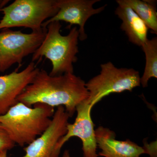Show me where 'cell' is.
<instances>
[{"label": "cell", "instance_id": "cell-19", "mask_svg": "<svg viewBox=\"0 0 157 157\" xmlns=\"http://www.w3.org/2000/svg\"><path fill=\"white\" fill-rule=\"evenodd\" d=\"M0 157H7V151H3L1 153Z\"/></svg>", "mask_w": 157, "mask_h": 157}, {"label": "cell", "instance_id": "cell-10", "mask_svg": "<svg viewBox=\"0 0 157 157\" xmlns=\"http://www.w3.org/2000/svg\"><path fill=\"white\" fill-rule=\"evenodd\" d=\"M39 70L35 62H31L21 72L0 76V116L17 104L18 97L32 83Z\"/></svg>", "mask_w": 157, "mask_h": 157}, {"label": "cell", "instance_id": "cell-12", "mask_svg": "<svg viewBox=\"0 0 157 157\" xmlns=\"http://www.w3.org/2000/svg\"><path fill=\"white\" fill-rule=\"evenodd\" d=\"M116 2L118 6L115 14L122 21L121 29L126 34L130 42L141 47L148 39V27L130 7L121 0H117Z\"/></svg>", "mask_w": 157, "mask_h": 157}, {"label": "cell", "instance_id": "cell-3", "mask_svg": "<svg viewBox=\"0 0 157 157\" xmlns=\"http://www.w3.org/2000/svg\"><path fill=\"white\" fill-rule=\"evenodd\" d=\"M62 25L59 21L50 23L46 27L47 32L42 44L33 54L32 62L42 57L50 60L52 69L49 75L59 76L73 73V63L77 61L79 33L77 27L70 29L67 36L60 33Z\"/></svg>", "mask_w": 157, "mask_h": 157}, {"label": "cell", "instance_id": "cell-7", "mask_svg": "<svg viewBox=\"0 0 157 157\" xmlns=\"http://www.w3.org/2000/svg\"><path fill=\"white\" fill-rule=\"evenodd\" d=\"M70 117L64 107H58L49 126L24 148L25 154L22 157H59L56 151V145L67 133Z\"/></svg>", "mask_w": 157, "mask_h": 157}, {"label": "cell", "instance_id": "cell-16", "mask_svg": "<svg viewBox=\"0 0 157 157\" xmlns=\"http://www.w3.org/2000/svg\"><path fill=\"white\" fill-rule=\"evenodd\" d=\"M144 148L145 154L148 155L149 157H157V142H153L148 144L144 143Z\"/></svg>", "mask_w": 157, "mask_h": 157}, {"label": "cell", "instance_id": "cell-17", "mask_svg": "<svg viewBox=\"0 0 157 157\" xmlns=\"http://www.w3.org/2000/svg\"><path fill=\"white\" fill-rule=\"evenodd\" d=\"M10 1L8 0H0V9L4 8Z\"/></svg>", "mask_w": 157, "mask_h": 157}, {"label": "cell", "instance_id": "cell-9", "mask_svg": "<svg viewBox=\"0 0 157 157\" xmlns=\"http://www.w3.org/2000/svg\"><path fill=\"white\" fill-rule=\"evenodd\" d=\"M100 0H56L59 10L53 17L42 24V27L46 28L50 23L53 21H64L70 24L67 28L71 29L73 25L79 26V40H86L87 36L85 31V25L90 17L99 14L104 11L107 5L94 9V4Z\"/></svg>", "mask_w": 157, "mask_h": 157}, {"label": "cell", "instance_id": "cell-5", "mask_svg": "<svg viewBox=\"0 0 157 157\" xmlns=\"http://www.w3.org/2000/svg\"><path fill=\"white\" fill-rule=\"evenodd\" d=\"M100 74L86 82L89 93L88 104L93 107L111 94L132 91L140 86L139 72L132 68H118L111 62L101 65Z\"/></svg>", "mask_w": 157, "mask_h": 157}, {"label": "cell", "instance_id": "cell-18", "mask_svg": "<svg viewBox=\"0 0 157 157\" xmlns=\"http://www.w3.org/2000/svg\"><path fill=\"white\" fill-rule=\"evenodd\" d=\"M61 157H71L69 151L68 150H66L64 151L63 155Z\"/></svg>", "mask_w": 157, "mask_h": 157}, {"label": "cell", "instance_id": "cell-14", "mask_svg": "<svg viewBox=\"0 0 157 157\" xmlns=\"http://www.w3.org/2000/svg\"><path fill=\"white\" fill-rule=\"evenodd\" d=\"M141 47L145 54L146 63L143 76L140 78V83L142 87L145 88L148 86L150 78H157V37L147 39Z\"/></svg>", "mask_w": 157, "mask_h": 157}, {"label": "cell", "instance_id": "cell-1", "mask_svg": "<svg viewBox=\"0 0 157 157\" xmlns=\"http://www.w3.org/2000/svg\"><path fill=\"white\" fill-rule=\"evenodd\" d=\"M89 98L85 82L73 73L52 76L39 70L30 84L17 98V102L32 107L37 104L52 107L63 106L72 117L76 107Z\"/></svg>", "mask_w": 157, "mask_h": 157}, {"label": "cell", "instance_id": "cell-4", "mask_svg": "<svg viewBox=\"0 0 157 157\" xmlns=\"http://www.w3.org/2000/svg\"><path fill=\"white\" fill-rule=\"evenodd\" d=\"M56 0H16L0 9L4 16L0 21V30L14 27L42 30V24L57 14Z\"/></svg>", "mask_w": 157, "mask_h": 157}, {"label": "cell", "instance_id": "cell-15", "mask_svg": "<svg viewBox=\"0 0 157 157\" xmlns=\"http://www.w3.org/2000/svg\"><path fill=\"white\" fill-rule=\"evenodd\" d=\"M15 144L12 141L7 132L0 125V153L10 150L14 147Z\"/></svg>", "mask_w": 157, "mask_h": 157}, {"label": "cell", "instance_id": "cell-8", "mask_svg": "<svg viewBox=\"0 0 157 157\" xmlns=\"http://www.w3.org/2000/svg\"><path fill=\"white\" fill-rule=\"evenodd\" d=\"M93 107L86 100L76 107L77 116L73 124H68L66 135L62 137L56 145V151L59 155L64 144L71 137H78L82 142L83 157H98L97 143L94 125L91 111Z\"/></svg>", "mask_w": 157, "mask_h": 157}, {"label": "cell", "instance_id": "cell-2", "mask_svg": "<svg viewBox=\"0 0 157 157\" xmlns=\"http://www.w3.org/2000/svg\"><path fill=\"white\" fill-rule=\"evenodd\" d=\"M29 107L17 102L6 114L0 116V125L15 144H29L49 126L54 108L37 104Z\"/></svg>", "mask_w": 157, "mask_h": 157}, {"label": "cell", "instance_id": "cell-11", "mask_svg": "<svg viewBox=\"0 0 157 157\" xmlns=\"http://www.w3.org/2000/svg\"><path fill=\"white\" fill-rule=\"evenodd\" d=\"M97 146L101 150L98 155L104 157H140L145 154L143 147L127 139L116 140L114 132L108 128L98 127L95 130Z\"/></svg>", "mask_w": 157, "mask_h": 157}, {"label": "cell", "instance_id": "cell-13", "mask_svg": "<svg viewBox=\"0 0 157 157\" xmlns=\"http://www.w3.org/2000/svg\"><path fill=\"white\" fill-rule=\"evenodd\" d=\"M132 9L144 21L152 33L157 34L156 1L140 0H121Z\"/></svg>", "mask_w": 157, "mask_h": 157}, {"label": "cell", "instance_id": "cell-6", "mask_svg": "<svg viewBox=\"0 0 157 157\" xmlns=\"http://www.w3.org/2000/svg\"><path fill=\"white\" fill-rule=\"evenodd\" d=\"M47 32L43 28L39 32L25 33L21 31L4 29L0 32V73L14 64H21L25 57L33 54L42 44Z\"/></svg>", "mask_w": 157, "mask_h": 157}]
</instances>
